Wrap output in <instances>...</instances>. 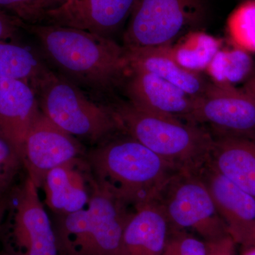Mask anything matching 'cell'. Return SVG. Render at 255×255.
<instances>
[{
  "mask_svg": "<svg viewBox=\"0 0 255 255\" xmlns=\"http://www.w3.org/2000/svg\"><path fill=\"white\" fill-rule=\"evenodd\" d=\"M18 26L31 35L52 70L96 99L110 93L128 72L125 47L112 38L56 25L19 21Z\"/></svg>",
  "mask_w": 255,
  "mask_h": 255,
  "instance_id": "obj_1",
  "label": "cell"
},
{
  "mask_svg": "<svg viewBox=\"0 0 255 255\" xmlns=\"http://www.w3.org/2000/svg\"><path fill=\"white\" fill-rule=\"evenodd\" d=\"M87 160L96 182L133 209L157 200L179 170L128 135L104 142Z\"/></svg>",
  "mask_w": 255,
  "mask_h": 255,
  "instance_id": "obj_2",
  "label": "cell"
},
{
  "mask_svg": "<svg viewBox=\"0 0 255 255\" xmlns=\"http://www.w3.org/2000/svg\"><path fill=\"white\" fill-rule=\"evenodd\" d=\"M110 107L122 130L179 170L199 173L209 163L214 138L202 128L140 110L128 101Z\"/></svg>",
  "mask_w": 255,
  "mask_h": 255,
  "instance_id": "obj_3",
  "label": "cell"
},
{
  "mask_svg": "<svg viewBox=\"0 0 255 255\" xmlns=\"http://www.w3.org/2000/svg\"><path fill=\"white\" fill-rule=\"evenodd\" d=\"M132 211L95 179L87 207L56 216L53 226L59 255H121Z\"/></svg>",
  "mask_w": 255,
  "mask_h": 255,
  "instance_id": "obj_4",
  "label": "cell"
},
{
  "mask_svg": "<svg viewBox=\"0 0 255 255\" xmlns=\"http://www.w3.org/2000/svg\"><path fill=\"white\" fill-rule=\"evenodd\" d=\"M42 113L77 138L92 143L122 130L110 106L101 105L85 92L48 68L31 85Z\"/></svg>",
  "mask_w": 255,
  "mask_h": 255,
  "instance_id": "obj_5",
  "label": "cell"
},
{
  "mask_svg": "<svg viewBox=\"0 0 255 255\" xmlns=\"http://www.w3.org/2000/svg\"><path fill=\"white\" fill-rule=\"evenodd\" d=\"M205 0H135L124 33L127 48L172 46L204 22Z\"/></svg>",
  "mask_w": 255,
  "mask_h": 255,
  "instance_id": "obj_6",
  "label": "cell"
},
{
  "mask_svg": "<svg viewBox=\"0 0 255 255\" xmlns=\"http://www.w3.org/2000/svg\"><path fill=\"white\" fill-rule=\"evenodd\" d=\"M156 201L163 210L171 228L189 231L204 241L228 235L212 196L199 173L177 171Z\"/></svg>",
  "mask_w": 255,
  "mask_h": 255,
  "instance_id": "obj_7",
  "label": "cell"
},
{
  "mask_svg": "<svg viewBox=\"0 0 255 255\" xmlns=\"http://www.w3.org/2000/svg\"><path fill=\"white\" fill-rule=\"evenodd\" d=\"M39 189L26 176L9 192V204L3 226L14 255H59L54 226L39 196Z\"/></svg>",
  "mask_w": 255,
  "mask_h": 255,
  "instance_id": "obj_8",
  "label": "cell"
},
{
  "mask_svg": "<svg viewBox=\"0 0 255 255\" xmlns=\"http://www.w3.org/2000/svg\"><path fill=\"white\" fill-rule=\"evenodd\" d=\"M189 122L209 124L223 135L249 138L255 134V102L243 88L209 82L194 98Z\"/></svg>",
  "mask_w": 255,
  "mask_h": 255,
  "instance_id": "obj_9",
  "label": "cell"
},
{
  "mask_svg": "<svg viewBox=\"0 0 255 255\" xmlns=\"http://www.w3.org/2000/svg\"><path fill=\"white\" fill-rule=\"evenodd\" d=\"M82 155L83 146L78 139L42 112L28 130L21 148L23 167L38 189L49 171Z\"/></svg>",
  "mask_w": 255,
  "mask_h": 255,
  "instance_id": "obj_10",
  "label": "cell"
},
{
  "mask_svg": "<svg viewBox=\"0 0 255 255\" xmlns=\"http://www.w3.org/2000/svg\"><path fill=\"white\" fill-rule=\"evenodd\" d=\"M135 0H72L45 14V24L78 28L105 38L128 19Z\"/></svg>",
  "mask_w": 255,
  "mask_h": 255,
  "instance_id": "obj_11",
  "label": "cell"
},
{
  "mask_svg": "<svg viewBox=\"0 0 255 255\" xmlns=\"http://www.w3.org/2000/svg\"><path fill=\"white\" fill-rule=\"evenodd\" d=\"M228 235L236 244L255 247V198L228 180L209 164L199 172Z\"/></svg>",
  "mask_w": 255,
  "mask_h": 255,
  "instance_id": "obj_12",
  "label": "cell"
},
{
  "mask_svg": "<svg viewBox=\"0 0 255 255\" xmlns=\"http://www.w3.org/2000/svg\"><path fill=\"white\" fill-rule=\"evenodd\" d=\"M94 182L90 164L79 157L49 171L40 189L44 192L48 209L55 216H63L87 207Z\"/></svg>",
  "mask_w": 255,
  "mask_h": 255,
  "instance_id": "obj_13",
  "label": "cell"
},
{
  "mask_svg": "<svg viewBox=\"0 0 255 255\" xmlns=\"http://www.w3.org/2000/svg\"><path fill=\"white\" fill-rule=\"evenodd\" d=\"M126 92L128 102L151 113L189 122L194 98L179 87L144 70L129 69Z\"/></svg>",
  "mask_w": 255,
  "mask_h": 255,
  "instance_id": "obj_14",
  "label": "cell"
},
{
  "mask_svg": "<svg viewBox=\"0 0 255 255\" xmlns=\"http://www.w3.org/2000/svg\"><path fill=\"white\" fill-rule=\"evenodd\" d=\"M41 112L29 83L0 79V132L17 147L21 155L28 130Z\"/></svg>",
  "mask_w": 255,
  "mask_h": 255,
  "instance_id": "obj_15",
  "label": "cell"
},
{
  "mask_svg": "<svg viewBox=\"0 0 255 255\" xmlns=\"http://www.w3.org/2000/svg\"><path fill=\"white\" fill-rule=\"evenodd\" d=\"M170 231L157 201L134 208L123 233L121 255H162Z\"/></svg>",
  "mask_w": 255,
  "mask_h": 255,
  "instance_id": "obj_16",
  "label": "cell"
},
{
  "mask_svg": "<svg viewBox=\"0 0 255 255\" xmlns=\"http://www.w3.org/2000/svg\"><path fill=\"white\" fill-rule=\"evenodd\" d=\"M208 164L255 198V142L247 137L221 134L214 139Z\"/></svg>",
  "mask_w": 255,
  "mask_h": 255,
  "instance_id": "obj_17",
  "label": "cell"
},
{
  "mask_svg": "<svg viewBox=\"0 0 255 255\" xmlns=\"http://www.w3.org/2000/svg\"><path fill=\"white\" fill-rule=\"evenodd\" d=\"M169 46L125 48L129 62L128 70L138 69L154 74L192 97H199L209 82L200 74L181 66L172 56Z\"/></svg>",
  "mask_w": 255,
  "mask_h": 255,
  "instance_id": "obj_18",
  "label": "cell"
},
{
  "mask_svg": "<svg viewBox=\"0 0 255 255\" xmlns=\"http://www.w3.org/2000/svg\"><path fill=\"white\" fill-rule=\"evenodd\" d=\"M49 68L38 53L11 41H0V79H12L32 85Z\"/></svg>",
  "mask_w": 255,
  "mask_h": 255,
  "instance_id": "obj_19",
  "label": "cell"
},
{
  "mask_svg": "<svg viewBox=\"0 0 255 255\" xmlns=\"http://www.w3.org/2000/svg\"><path fill=\"white\" fill-rule=\"evenodd\" d=\"M174 59L183 68L199 73L221 49V41L204 32L191 31L182 36L174 46H169Z\"/></svg>",
  "mask_w": 255,
  "mask_h": 255,
  "instance_id": "obj_20",
  "label": "cell"
},
{
  "mask_svg": "<svg viewBox=\"0 0 255 255\" xmlns=\"http://www.w3.org/2000/svg\"><path fill=\"white\" fill-rule=\"evenodd\" d=\"M253 61L249 53L235 48L220 49L206 71L215 83L234 85L253 74Z\"/></svg>",
  "mask_w": 255,
  "mask_h": 255,
  "instance_id": "obj_21",
  "label": "cell"
},
{
  "mask_svg": "<svg viewBox=\"0 0 255 255\" xmlns=\"http://www.w3.org/2000/svg\"><path fill=\"white\" fill-rule=\"evenodd\" d=\"M233 47L255 53V0H246L229 15L226 23Z\"/></svg>",
  "mask_w": 255,
  "mask_h": 255,
  "instance_id": "obj_22",
  "label": "cell"
},
{
  "mask_svg": "<svg viewBox=\"0 0 255 255\" xmlns=\"http://www.w3.org/2000/svg\"><path fill=\"white\" fill-rule=\"evenodd\" d=\"M22 167V158L19 150L0 132V196L11 190Z\"/></svg>",
  "mask_w": 255,
  "mask_h": 255,
  "instance_id": "obj_23",
  "label": "cell"
},
{
  "mask_svg": "<svg viewBox=\"0 0 255 255\" xmlns=\"http://www.w3.org/2000/svg\"><path fill=\"white\" fill-rule=\"evenodd\" d=\"M0 10L23 23L34 24L42 23L48 7L46 0H0Z\"/></svg>",
  "mask_w": 255,
  "mask_h": 255,
  "instance_id": "obj_24",
  "label": "cell"
},
{
  "mask_svg": "<svg viewBox=\"0 0 255 255\" xmlns=\"http://www.w3.org/2000/svg\"><path fill=\"white\" fill-rule=\"evenodd\" d=\"M204 240L189 231L170 228L162 255H206Z\"/></svg>",
  "mask_w": 255,
  "mask_h": 255,
  "instance_id": "obj_25",
  "label": "cell"
},
{
  "mask_svg": "<svg viewBox=\"0 0 255 255\" xmlns=\"http://www.w3.org/2000/svg\"><path fill=\"white\" fill-rule=\"evenodd\" d=\"M206 255H236V243L229 235L214 241H205Z\"/></svg>",
  "mask_w": 255,
  "mask_h": 255,
  "instance_id": "obj_26",
  "label": "cell"
},
{
  "mask_svg": "<svg viewBox=\"0 0 255 255\" xmlns=\"http://www.w3.org/2000/svg\"><path fill=\"white\" fill-rule=\"evenodd\" d=\"M18 19L0 10V41H9L19 29Z\"/></svg>",
  "mask_w": 255,
  "mask_h": 255,
  "instance_id": "obj_27",
  "label": "cell"
},
{
  "mask_svg": "<svg viewBox=\"0 0 255 255\" xmlns=\"http://www.w3.org/2000/svg\"><path fill=\"white\" fill-rule=\"evenodd\" d=\"M9 192L6 193L4 195L0 196V234L2 231L3 223H4L8 204H9Z\"/></svg>",
  "mask_w": 255,
  "mask_h": 255,
  "instance_id": "obj_28",
  "label": "cell"
},
{
  "mask_svg": "<svg viewBox=\"0 0 255 255\" xmlns=\"http://www.w3.org/2000/svg\"><path fill=\"white\" fill-rule=\"evenodd\" d=\"M243 89L248 95L251 96L255 102V73L253 74V75L246 80V84H245Z\"/></svg>",
  "mask_w": 255,
  "mask_h": 255,
  "instance_id": "obj_29",
  "label": "cell"
},
{
  "mask_svg": "<svg viewBox=\"0 0 255 255\" xmlns=\"http://www.w3.org/2000/svg\"><path fill=\"white\" fill-rule=\"evenodd\" d=\"M46 1L47 5H48V10H50L59 7V6L66 4L67 2L72 1V0H46Z\"/></svg>",
  "mask_w": 255,
  "mask_h": 255,
  "instance_id": "obj_30",
  "label": "cell"
},
{
  "mask_svg": "<svg viewBox=\"0 0 255 255\" xmlns=\"http://www.w3.org/2000/svg\"><path fill=\"white\" fill-rule=\"evenodd\" d=\"M243 255H255V247L254 248H248V251Z\"/></svg>",
  "mask_w": 255,
  "mask_h": 255,
  "instance_id": "obj_31",
  "label": "cell"
},
{
  "mask_svg": "<svg viewBox=\"0 0 255 255\" xmlns=\"http://www.w3.org/2000/svg\"><path fill=\"white\" fill-rule=\"evenodd\" d=\"M0 255H13L12 253H10L9 251H7V250H6V251L1 252V253H0Z\"/></svg>",
  "mask_w": 255,
  "mask_h": 255,
  "instance_id": "obj_32",
  "label": "cell"
}]
</instances>
